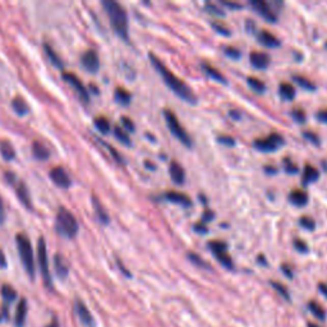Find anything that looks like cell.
<instances>
[{"mask_svg": "<svg viewBox=\"0 0 327 327\" xmlns=\"http://www.w3.org/2000/svg\"><path fill=\"white\" fill-rule=\"evenodd\" d=\"M12 107H13V110L18 115H26V114H29V112H30V106L27 105V102L19 96L14 97V99L12 100Z\"/></svg>", "mask_w": 327, "mask_h": 327, "instance_id": "cell-26", "label": "cell"}, {"mask_svg": "<svg viewBox=\"0 0 327 327\" xmlns=\"http://www.w3.org/2000/svg\"><path fill=\"white\" fill-rule=\"evenodd\" d=\"M201 68H202L203 72H205L208 77L212 78V79L217 80V82H220V84H226V78L224 77L223 73H221L220 70L216 69V68H213L211 64L202 63V64H201Z\"/></svg>", "mask_w": 327, "mask_h": 327, "instance_id": "cell-23", "label": "cell"}, {"mask_svg": "<svg viewBox=\"0 0 327 327\" xmlns=\"http://www.w3.org/2000/svg\"><path fill=\"white\" fill-rule=\"evenodd\" d=\"M271 285H272V288L275 289V290L278 291V293L280 294V295L283 296V298H285L286 301H290V295H289L288 289H286L285 286L283 285V284L276 283V281H271Z\"/></svg>", "mask_w": 327, "mask_h": 327, "instance_id": "cell-42", "label": "cell"}, {"mask_svg": "<svg viewBox=\"0 0 327 327\" xmlns=\"http://www.w3.org/2000/svg\"><path fill=\"white\" fill-rule=\"evenodd\" d=\"M0 267L2 268L7 267V258H6V256H4L3 251L2 250H0Z\"/></svg>", "mask_w": 327, "mask_h": 327, "instance_id": "cell-56", "label": "cell"}, {"mask_svg": "<svg viewBox=\"0 0 327 327\" xmlns=\"http://www.w3.org/2000/svg\"><path fill=\"white\" fill-rule=\"evenodd\" d=\"M211 26H212V29L220 35H224V36H229V35H230V30H229V27L226 26L225 23H223V22L213 21L212 23H211Z\"/></svg>", "mask_w": 327, "mask_h": 327, "instance_id": "cell-39", "label": "cell"}, {"mask_svg": "<svg viewBox=\"0 0 327 327\" xmlns=\"http://www.w3.org/2000/svg\"><path fill=\"white\" fill-rule=\"evenodd\" d=\"M44 50H45V54L47 55V58H49L50 62H51V64L54 65V67H57L58 69H63V68H64V64H63L59 55L54 51V49H52L49 44H44Z\"/></svg>", "mask_w": 327, "mask_h": 327, "instance_id": "cell-25", "label": "cell"}, {"mask_svg": "<svg viewBox=\"0 0 327 327\" xmlns=\"http://www.w3.org/2000/svg\"><path fill=\"white\" fill-rule=\"evenodd\" d=\"M318 289H319V291H321V293L327 298V285L326 284H319Z\"/></svg>", "mask_w": 327, "mask_h": 327, "instance_id": "cell-57", "label": "cell"}, {"mask_svg": "<svg viewBox=\"0 0 327 327\" xmlns=\"http://www.w3.org/2000/svg\"><path fill=\"white\" fill-rule=\"evenodd\" d=\"M50 179L55 183V185H58L59 188H69L72 185V179H70L69 174L63 169L62 167H57L52 168L49 173Z\"/></svg>", "mask_w": 327, "mask_h": 327, "instance_id": "cell-10", "label": "cell"}, {"mask_svg": "<svg viewBox=\"0 0 327 327\" xmlns=\"http://www.w3.org/2000/svg\"><path fill=\"white\" fill-rule=\"evenodd\" d=\"M299 225L303 229H307V230H313L316 228V221L311 216H302L299 219Z\"/></svg>", "mask_w": 327, "mask_h": 327, "instance_id": "cell-38", "label": "cell"}, {"mask_svg": "<svg viewBox=\"0 0 327 327\" xmlns=\"http://www.w3.org/2000/svg\"><path fill=\"white\" fill-rule=\"evenodd\" d=\"M74 309L77 316L79 317L80 323L84 324L85 327H95V319L92 317L91 312L89 311V308L86 307V304L82 301H75Z\"/></svg>", "mask_w": 327, "mask_h": 327, "instance_id": "cell-12", "label": "cell"}, {"mask_svg": "<svg viewBox=\"0 0 327 327\" xmlns=\"http://www.w3.org/2000/svg\"><path fill=\"white\" fill-rule=\"evenodd\" d=\"M257 40L260 44H262L266 47H278L280 46V41L275 35L268 32L267 30H262L257 34Z\"/></svg>", "mask_w": 327, "mask_h": 327, "instance_id": "cell-16", "label": "cell"}, {"mask_svg": "<svg viewBox=\"0 0 327 327\" xmlns=\"http://www.w3.org/2000/svg\"><path fill=\"white\" fill-rule=\"evenodd\" d=\"M54 268L55 271H57V275L59 276L60 279H65L68 276V274H69V267H68L67 261L60 255H55Z\"/></svg>", "mask_w": 327, "mask_h": 327, "instance_id": "cell-20", "label": "cell"}, {"mask_svg": "<svg viewBox=\"0 0 327 327\" xmlns=\"http://www.w3.org/2000/svg\"><path fill=\"white\" fill-rule=\"evenodd\" d=\"M164 117H165V120H167L168 128L172 130V133L174 134V137L177 140H179L180 142L183 143L187 147H192V140H190L189 134L187 133V130L184 129L180 122L178 120V118L175 117L174 113L172 110L165 109L164 110Z\"/></svg>", "mask_w": 327, "mask_h": 327, "instance_id": "cell-5", "label": "cell"}, {"mask_svg": "<svg viewBox=\"0 0 327 327\" xmlns=\"http://www.w3.org/2000/svg\"><path fill=\"white\" fill-rule=\"evenodd\" d=\"M80 63L90 73H96L100 68V58L95 50H87L80 57Z\"/></svg>", "mask_w": 327, "mask_h": 327, "instance_id": "cell-11", "label": "cell"}, {"mask_svg": "<svg viewBox=\"0 0 327 327\" xmlns=\"http://www.w3.org/2000/svg\"><path fill=\"white\" fill-rule=\"evenodd\" d=\"M37 261H39L40 272H41L42 279H44L45 285L49 289L52 288V280L51 274H50L49 267V258H47V251H46V241L45 239L39 238L37 240Z\"/></svg>", "mask_w": 327, "mask_h": 327, "instance_id": "cell-6", "label": "cell"}, {"mask_svg": "<svg viewBox=\"0 0 327 327\" xmlns=\"http://www.w3.org/2000/svg\"><path fill=\"white\" fill-rule=\"evenodd\" d=\"M148 58H150L151 63H152V65L155 67V69L160 73L164 82L167 84V86L169 87V89H172L173 91H174V94L177 95V96H179L180 99L184 100L188 104L193 105L197 102V96H196L195 92L192 91V89L184 84V80L178 78L169 68L165 67V64H164L156 55L150 54Z\"/></svg>", "mask_w": 327, "mask_h": 327, "instance_id": "cell-1", "label": "cell"}, {"mask_svg": "<svg viewBox=\"0 0 327 327\" xmlns=\"http://www.w3.org/2000/svg\"><path fill=\"white\" fill-rule=\"evenodd\" d=\"M17 248H18L19 258L23 263L24 270L27 271L30 278L35 279V260H34V250L30 239L24 234H17Z\"/></svg>", "mask_w": 327, "mask_h": 327, "instance_id": "cell-4", "label": "cell"}, {"mask_svg": "<svg viewBox=\"0 0 327 327\" xmlns=\"http://www.w3.org/2000/svg\"><path fill=\"white\" fill-rule=\"evenodd\" d=\"M319 178V172L318 169H316L312 165H306L303 170V184L307 185L308 183L316 182Z\"/></svg>", "mask_w": 327, "mask_h": 327, "instance_id": "cell-24", "label": "cell"}, {"mask_svg": "<svg viewBox=\"0 0 327 327\" xmlns=\"http://www.w3.org/2000/svg\"><path fill=\"white\" fill-rule=\"evenodd\" d=\"M92 206H94L95 213H96L100 223L104 224V225H107V224L110 223V217L109 215H107V211L105 210V207L102 206V203L100 202L96 196H92Z\"/></svg>", "mask_w": 327, "mask_h": 327, "instance_id": "cell-18", "label": "cell"}, {"mask_svg": "<svg viewBox=\"0 0 327 327\" xmlns=\"http://www.w3.org/2000/svg\"><path fill=\"white\" fill-rule=\"evenodd\" d=\"M164 197L167 198L168 201H170V202L178 203V205H182L184 206V207H190V206H192V201H190V198L182 192L169 190V192H167L165 195H164Z\"/></svg>", "mask_w": 327, "mask_h": 327, "instance_id": "cell-15", "label": "cell"}, {"mask_svg": "<svg viewBox=\"0 0 327 327\" xmlns=\"http://www.w3.org/2000/svg\"><path fill=\"white\" fill-rule=\"evenodd\" d=\"M26 316H27V301L24 298H22L21 301H19L18 306H17L16 316H14V323H16V327L24 326Z\"/></svg>", "mask_w": 327, "mask_h": 327, "instance_id": "cell-19", "label": "cell"}, {"mask_svg": "<svg viewBox=\"0 0 327 327\" xmlns=\"http://www.w3.org/2000/svg\"><path fill=\"white\" fill-rule=\"evenodd\" d=\"M308 308H309V311H311L312 313L317 317V318H319V319L324 318V311L318 303H316V302H309Z\"/></svg>", "mask_w": 327, "mask_h": 327, "instance_id": "cell-37", "label": "cell"}, {"mask_svg": "<svg viewBox=\"0 0 327 327\" xmlns=\"http://www.w3.org/2000/svg\"><path fill=\"white\" fill-rule=\"evenodd\" d=\"M293 80L295 82L296 85H299L302 89L308 90V91H314V90H316V86H314L313 82H312V80H309L308 78L303 77V75H298V74L293 75Z\"/></svg>", "mask_w": 327, "mask_h": 327, "instance_id": "cell-31", "label": "cell"}, {"mask_svg": "<svg viewBox=\"0 0 327 327\" xmlns=\"http://www.w3.org/2000/svg\"><path fill=\"white\" fill-rule=\"evenodd\" d=\"M32 153H34V156L37 160H47L50 156L49 148L44 143L39 142V141H35L32 143Z\"/></svg>", "mask_w": 327, "mask_h": 327, "instance_id": "cell-22", "label": "cell"}, {"mask_svg": "<svg viewBox=\"0 0 327 327\" xmlns=\"http://www.w3.org/2000/svg\"><path fill=\"white\" fill-rule=\"evenodd\" d=\"M250 62L257 69H265V68H267L270 65L271 59L266 52L253 51L250 55Z\"/></svg>", "mask_w": 327, "mask_h": 327, "instance_id": "cell-14", "label": "cell"}, {"mask_svg": "<svg viewBox=\"0 0 327 327\" xmlns=\"http://www.w3.org/2000/svg\"><path fill=\"white\" fill-rule=\"evenodd\" d=\"M114 97L115 100L122 105H129V102L132 101V95H130V92L127 91L125 89H122V87H118V89L115 90Z\"/></svg>", "mask_w": 327, "mask_h": 327, "instance_id": "cell-29", "label": "cell"}, {"mask_svg": "<svg viewBox=\"0 0 327 327\" xmlns=\"http://www.w3.org/2000/svg\"><path fill=\"white\" fill-rule=\"evenodd\" d=\"M6 178H7V180H8L9 184H12L14 187V189H16V193H17V196H18L19 201H21V202L23 203L27 208H30V210H31L32 202H31V197H30V192H29V189H27L26 184H24L22 180L17 179V177L13 174V173H9V172L6 173Z\"/></svg>", "mask_w": 327, "mask_h": 327, "instance_id": "cell-8", "label": "cell"}, {"mask_svg": "<svg viewBox=\"0 0 327 327\" xmlns=\"http://www.w3.org/2000/svg\"><path fill=\"white\" fill-rule=\"evenodd\" d=\"M284 145V138L278 133H271L265 138H258L253 142L255 148L262 152H272Z\"/></svg>", "mask_w": 327, "mask_h": 327, "instance_id": "cell-7", "label": "cell"}, {"mask_svg": "<svg viewBox=\"0 0 327 327\" xmlns=\"http://www.w3.org/2000/svg\"><path fill=\"white\" fill-rule=\"evenodd\" d=\"M0 293H2V298H3L4 302H7V303H12V302L16 301L17 298V291L14 290L11 285H7V284L2 286Z\"/></svg>", "mask_w": 327, "mask_h": 327, "instance_id": "cell-30", "label": "cell"}, {"mask_svg": "<svg viewBox=\"0 0 327 327\" xmlns=\"http://www.w3.org/2000/svg\"><path fill=\"white\" fill-rule=\"evenodd\" d=\"M213 217H215V213H213V211H211V210L203 211V215H202L203 223H210L211 220H213Z\"/></svg>", "mask_w": 327, "mask_h": 327, "instance_id": "cell-51", "label": "cell"}, {"mask_svg": "<svg viewBox=\"0 0 327 327\" xmlns=\"http://www.w3.org/2000/svg\"><path fill=\"white\" fill-rule=\"evenodd\" d=\"M63 78H64L65 82H68V84L74 89V91L77 92L79 99L82 100L85 104H87V102L90 101L89 91H87V89L84 86V84L80 82V79L77 75H74L73 73H63Z\"/></svg>", "mask_w": 327, "mask_h": 327, "instance_id": "cell-9", "label": "cell"}, {"mask_svg": "<svg viewBox=\"0 0 327 327\" xmlns=\"http://www.w3.org/2000/svg\"><path fill=\"white\" fill-rule=\"evenodd\" d=\"M2 318H3V317H2V314H0V321H2Z\"/></svg>", "mask_w": 327, "mask_h": 327, "instance_id": "cell-64", "label": "cell"}, {"mask_svg": "<svg viewBox=\"0 0 327 327\" xmlns=\"http://www.w3.org/2000/svg\"><path fill=\"white\" fill-rule=\"evenodd\" d=\"M284 168H285V172L289 173V174H295V173H298L299 170L295 164H294L291 160H289V158H285V160H284Z\"/></svg>", "mask_w": 327, "mask_h": 327, "instance_id": "cell-46", "label": "cell"}, {"mask_svg": "<svg viewBox=\"0 0 327 327\" xmlns=\"http://www.w3.org/2000/svg\"><path fill=\"white\" fill-rule=\"evenodd\" d=\"M221 3H223L224 6L230 7V8H235V9H240L241 7H243L241 4H239V3H233V2H225V0H223Z\"/></svg>", "mask_w": 327, "mask_h": 327, "instance_id": "cell-55", "label": "cell"}, {"mask_svg": "<svg viewBox=\"0 0 327 327\" xmlns=\"http://www.w3.org/2000/svg\"><path fill=\"white\" fill-rule=\"evenodd\" d=\"M294 247H295V250L299 251V252H308V246H307L306 241L302 240V239H295V240H294Z\"/></svg>", "mask_w": 327, "mask_h": 327, "instance_id": "cell-49", "label": "cell"}, {"mask_svg": "<svg viewBox=\"0 0 327 327\" xmlns=\"http://www.w3.org/2000/svg\"><path fill=\"white\" fill-rule=\"evenodd\" d=\"M283 270H284V272L286 274V276H288V278H293V272H290V270L288 268V266L284 265L283 266Z\"/></svg>", "mask_w": 327, "mask_h": 327, "instance_id": "cell-58", "label": "cell"}, {"mask_svg": "<svg viewBox=\"0 0 327 327\" xmlns=\"http://www.w3.org/2000/svg\"><path fill=\"white\" fill-rule=\"evenodd\" d=\"M205 9L208 12V13L213 14V16H217V17H224V16H225V12H224L223 9H221L220 7L217 6V4L206 3L205 4Z\"/></svg>", "mask_w": 327, "mask_h": 327, "instance_id": "cell-40", "label": "cell"}, {"mask_svg": "<svg viewBox=\"0 0 327 327\" xmlns=\"http://www.w3.org/2000/svg\"><path fill=\"white\" fill-rule=\"evenodd\" d=\"M105 11L109 16L110 23L114 29L115 34L124 41L129 40V34H128V16L125 9L117 2L113 0H104L102 2Z\"/></svg>", "mask_w": 327, "mask_h": 327, "instance_id": "cell-2", "label": "cell"}, {"mask_svg": "<svg viewBox=\"0 0 327 327\" xmlns=\"http://www.w3.org/2000/svg\"><path fill=\"white\" fill-rule=\"evenodd\" d=\"M195 231H197L200 234H206L208 231V229L203 223H197L195 224Z\"/></svg>", "mask_w": 327, "mask_h": 327, "instance_id": "cell-52", "label": "cell"}, {"mask_svg": "<svg viewBox=\"0 0 327 327\" xmlns=\"http://www.w3.org/2000/svg\"><path fill=\"white\" fill-rule=\"evenodd\" d=\"M258 262H262L263 265H267V262H266V260H265V257H263L262 255H260V257H258Z\"/></svg>", "mask_w": 327, "mask_h": 327, "instance_id": "cell-62", "label": "cell"}, {"mask_svg": "<svg viewBox=\"0 0 327 327\" xmlns=\"http://www.w3.org/2000/svg\"><path fill=\"white\" fill-rule=\"evenodd\" d=\"M216 260L219 261V262L221 263V265L224 266V267L226 268H234V263H233V260H231L230 256L228 255V252H223V253H217V255H215Z\"/></svg>", "mask_w": 327, "mask_h": 327, "instance_id": "cell-36", "label": "cell"}, {"mask_svg": "<svg viewBox=\"0 0 327 327\" xmlns=\"http://www.w3.org/2000/svg\"><path fill=\"white\" fill-rule=\"evenodd\" d=\"M279 94L283 97L284 100H293L295 97V89L291 84H288V82H283L279 86Z\"/></svg>", "mask_w": 327, "mask_h": 327, "instance_id": "cell-27", "label": "cell"}, {"mask_svg": "<svg viewBox=\"0 0 327 327\" xmlns=\"http://www.w3.org/2000/svg\"><path fill=\"white\" fill-rule=\"evenodd\" d=\"M224 52H225L226 57L231 58V59H239L240 58V51L234 46L224 47Z\"/></svg>", "mask_w": 327, "mask_h": 327, "instance_id": "cell-45", "label": "cell"}, {"mask_svg": "<svg viewBox=\"0 0 327 327\" xmlns=\"http://www.w3.org/2000/svg\"><path fill=\"white\" fill-rule=\"evenodd\" d=\"M120 122H122L123 129H124L127 133H133V132H134V130H135L134 123H133L132 120L129 119V118L123 117L122 119H120Z\"/></svg>", "mask_w": 327, "mask_h": 327, "instance_id": "cell-44", "label": "cell"}, {"mask_svg": "<svg viewBox=\"0 0 327 327\" xmlns=\"http://www.w3.org/2000/svg\"><path fill=\"white\" fill-rule=\"evenodd\" d=\"M265 170L267 173H270V174H271V173H272V174H275V173L278 172V169H276V168H274V167H266Z\"/></svg>", "mask_w": 327, "mask_h": 327, "instance_id": "cell-60", "label": "cell"}, {"mask_svg": "<svg viewBox=\"0 0 327 327\" xmlns=\"http://www.w3.org/2000/svg\"><path fill=\"white\" fill-rule=\"evenodd\" d=\"M316 118L321 123H326L327 124V110H319L316 114Z\"/></svg>", "mask_w": 327, "mask_h": 327, "instance_id": "cell-53", "label": "cell"}, {"mask_svg": "<svg viewBox=\"0 0 327 327\" xmlns=\"http://www.w3.org/2000/svg\"><path fill=\"white\" fill-rule=\"evenodd\" d=\"M4 220H6V211H4L3 201H2V197H0V224H3Z\"/></svg>", "mask_w": 327, "mask_h": 327, "instance_id": "cell-54", "label": "cell"}, {"mask_svg": "<svg viewBox=\"0 0 327 327\" xmlns=\"http://www.w3.org/2000/svg\"><path fill=\"white\" fill-rule=\"evenodd\" d=\"M47 327H59V322L57 318H52V321L50 322V324Z\"/></svg>", "mask_w": 327, "mask_h": 327, "instance_id": "cell-59", "label": "cell"}, {"mask_svg": "<svg viewBox=\"0 0 327 327\" xmlns=\"http://www.w3.org/2000/svg\"><path fill=\"white\" fill-rule=\"evenodd\" d=\"M247 82H248V86H250L253 91L258 92V94H263V92H265V90H266L265 84H263L261 79H258V78L248 77Z\"/></svg>", "mask_w": 327, "mask_h": 327, "instance_id": "cell-34", "label": "cell"}, {"mask_svg": "<svg viewBox=\"0 0 327 327\" xmlns=\"http://www.w3.org/2000/svg\"><path fill=\"white\" fill-rule=\"evenodd\" d=\"M55 228H57V231L60 235L69 239L74 238L77 235L78 230H79L77 219L65 207H60L58 210L57 217H55Z\"/></svg>", "mask_w": 327, "mask_h": 327, "instance_id": "cell-3", "label": "cell"}, {"mask_svg": "<svg viewBox=\"0 0 327 327\" xmlns=\"http://www.w3.org/2000/svg\"><path fill=\"white\" fill-rule=\"evenodd\" d=\"M114 135L117 137V140L119 141V142L123 143V145L130 146V143H132L129 134H128L122 127H118V125L117 127H114Z\"/></svg>", "mask_w": 327, "mask_h": 327, "instance_id": "cell-33", "label": "cell"}, {"mask_svg": "<svg viewBox=\"0 0 327 327\" xmlns=\"http://www.w3.org/2000/svg\"><path fill=\"white\" fill-rule=\"evenodd\" d=\"M289 201L293 205L302 207V206H306L307 202H308V195L302 189H294L289 195Z\"/></svg>", "mask_w": 327, "mask_h": 327, "instance_id": "cell-21", "label": "cell"}, {"mask_svg": "<svg viewBox=\"0 0 327 327\" xmlns=\"http://www.w3.org/2000/svg\"><path fill=\"white\" fill-rule=\"evenodd\" d=\"M169 172H170V177H172L173 182H174L175 184L180 185L184 183L185 173H184V169H183L180 164H178L177 161H173V162L170 164Z\"/></svg>", "mask_w": 327, "mask_h": 327, "instance_id": "cell-17", "label": "cell"}, {"mask_svg": "<svg viewBox=\"0 0 327 327\" xmlns=\"http://www.w3.org/2000/svg\"><path fill=\"white\" fill-rule=\"evenodd\" d=\"M0 153L3 156V158L6 161H11L16 157V151H14V147L9 142L4 141V142L0 143Z\"/></svg>", "mask_w": 327, "mask_h": 327, "instance_id": "cell-28", "label": "cell"}, {"mask_svg": "<svg viewBox=\"0 0 327 327\" xmlns=\"http://www.w3.org/2000/svg\"><path fill=\"white\" fill-rule=\"evenodd\" d=\"M208 248L212 251L213 255H217V253L228 252V246H226L225 241L221 240H212L208 243Z\"/></svg>", "mask_w": 327, "mask_h": 327, "instance_id": "cell-35", "label": "cell"}, {"mask_svg": "<svg viewBox=\"0 0 327 327\" xmlns=\"http://www.w3.org/2000/svg\"><path fill=\"white\" fill-rule=\"evenodd\" d=\"M302 134H303V137L306 138V140H308L309 142H312L313 145H317V146L319 145V138H318V135L316 134V133L308 132V130H304V132L302 133Z\"/></svg>", "mask_w": 327, "mask_h": 327, "instance_id": "cell-48", "label": "cell"}, {"mask_svg": "<svg viewBox=\"0 0 327 327\" xmlns=\"http://www.w3.org/2000/svg\"><path fill=\"white\" fill-rule=\"evenodd\" d=\"M251 6L255 8V11L257 12L258 14H261V16L265 19H267L268 22H272L274 23V22H276V19H278L275 12L272 11V8H271L266 2H262V0H253V2H251Z\"/></svg>", "mask_w": 327, "mask_h": 327, "instance_id": "cell-13", "label": "cell"}, {"mask_svg": "<svg viewBox=\"0 0 327 327\" xmlns=\"http://www.w3.org/2000/svg\"><path fill=\"white\" fill-rule=\"evenodd\" d=\"M291 117H293V119L295 120L296 123H301V124H303V123L306 122V119H307L306 113H304L302 109H293V110H291Z\"/></svg>", "mask_w": 327, "mask_h": 327, "instance_id": "cell-43", "label": "cell"}, {"mask_svg": "<svg viewBox=\"0 0 327 327\" xmlns=\"http://www.w3.org/2000/svg\"><path fill=\"white\" fill-rule=\"evenodd\" d=\"M229 115L233 118H235V119H239V118H240V114H238V112H234V110H231V112L229 113Z\"/></svg>", "mask_w": 327, "mask_h": 327, "instance_id": "cell-61", "label": "cell"}, {"mask_svg": "<svg viewBox=\"0 0 327 327\" xmlns=\"http://www.w3.org/2000/svg\"><path fill=\"white\" fill-rule=\"evenodd\" d=\"M95 127H96L97 130H99L100 133H102V134H106V133H109L110 129H112L110 122L105 117L96 118V119H95Z\"/></svg>", "mask_w": 327, "mask_h": 327, "instance_id": "cell-32", "label": "cell"}, {"mask_svg": "<svg viewBox=\"0 0 327 327\" xmlns=\"http://www.w3.org/2000/svg\"><path fill=\"white\" fill-rule=\"evenodd\" d=\"M217 142L221 143V145H225V146H234V145H235V140H234L233 137H230V135H228V134L219 135Z\"/></svg>", "mask_w": 327, "mask_h": 327, "instance_id": "cell-47", "label": "cell"}, {"mask_svg": "<svg viewBox=\"0 0 327 327\" xmlns=\"http://www.w3.org/2000/svg\"><path fill=\"white\" fill-rule=\"evenodd\" d=\"M308 327H319V326H317V324L314 323H308Z\"/></svg>", "mask_w": 327, "mask_h": 327, "instance_id": "cell-63", "label": "cell"}, {"mask_svg": "<svg viewBox=\"0 0 327 327\" xmlns=\"http://www.w3.org/2000/svg\"><path fill=\"white\" fill-rule=\"evenodd\" d=\"M105 146H106L107 150H109L110 152H112V156L115 158V161H118V162H119V164L124 162V160H123V158H122V156H120L119 153L117 152V150H115V148H113L112 146H109V145H105Z\"/></svg>", "mask_w": 327, "mask_h": 327, "instance_id": "cell-50", "label": "cell"}, {"mask_svg": "<svg viewBox=\"0 0 327 327\" xmlns=\"http://www.w3.org/2000/svg\"><path fill=\"white\" fill-rule=\"evenodd\" d=\"M188 258H189L190 261H192L193 263H195L196 266H198V267H202V268H210V266H208V263L206 262L205 260H202V258L200 257V256H197L196 253L193 252H189L188 253Z\"/></svg>", "mask_w": 327, "mask_h": 327, "instance_id": "cell-41", "label": "cell"}]
</instances>
